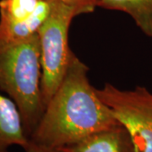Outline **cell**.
Listing matches in <instances>:
<instances>
[{
  "label": "cell",
  "mask_w": 152,
  "mask_h": 152,
  "mask_svg": "<svg viewBox=\"0 0 152 152\" xmlns=\"http://www.w3.org/2000/svg\"><path fill=\"white\" fill-rule=\"evenodd\" d=\"M88 73L86 64L73 55L65 75L30 137L31 141L57 150L120 125L99 97Z\"/></svg>",
  "instance_id": "6da1fadb"
},
{
  "label": "cell",
  "mask_w": 152,
  "mask_h": 152,
  "mask_svg": "<svg viewBox=\"0 0 152 152\" xmlns=\"http://www.w3.org/2000/svg\"><path fill=\"white\" fill-rule=\"evenodd\" d=\"M41 81L38 34L20 40L0 41V91L17 105L29 139L46 108Z\"/></svg>",
  "instance_id": "7a4b0ae2"
},
{
  "label": "cell",
  "mask_w": 152,
  "mask_h": 152,
  "mask_svg": "<svg viewBox=\"0 0 152 152\" xmlns=\"http://www.w3.org/2000/svg\"><path fill=\"white\" fill-rule=\"evenodd\" d=\"M82 15V10L75 6L53 0L49 16L38 31L45 106L59 86L75 54L69 48V32L73 20Z\"/></svg>",
  "instance_id": "3957f363"
},
{
  "label": "cell",
  "mask_w": 152,
  "mask_h": 152,
  "mask_svg": "<svg viewBox=\"0 0 152 152\" xmlns=\"http://www.w3.org/2000/svg\"><path fill=\"white\" fill-rule=\"evenodd\" d=\"M96 92L129 133L134 152H152V92L144 86L121 90L109 83Z\"/></svg>",
  "instance_id": "277c9868"
},
{
  "label": "cell",
  "mask_w": 152,
  "mask_h": 152,
  "mask_svg": "<svg viewBox=\"0 0 152 152\" xmlns=\"http://www.w3.org/2000/svg\"><path fill=\"white\" fill-rule=\"evenodd\" d=\"M53 0H0V41L37 34L49 16Z\"/></svg>",
  "instance_id": "5b68a950"
},
{
  "label": "cell",
  "mask_w": 152,
  "mask_h": 152,
  "mask_svg": "<svg viewBox=\"0 0 152 152\" xmlns=\"http://www.w3.org/2000/svg\"><path fill=\"white\" fill-rule=\"evenodd\" d=\"M57 150L58 152H134L130 136L122 125Z\"/></svg>",
  "instance_id": "8992f818"
},
{
  "label": "cell",
  "mask_w": 152,
  "mask_h": 152,
  "mask_svg": "<svg viewBox=\"0 0 152 152\" xmlns=\"http://www.w3.org/2000/svg\"><path fill=\"white\" fill-rule=\"evenodd\" d=\"M29 143L17 105L0 91V152H10L14 145L25 149Z\"/></svg>",
  "instance_id": "52a82bcc"
},
{
  "label": "cell",
  "mask_w": 152,
  "mask_h": 152,
  "mask_svg": "<svg viewBox=\"0 0 152 152\" xmlns=\"http://www.w3.org/2000/svg\"><path fill=\"white\" fill-rule=\"evenodd\" d=\"M98 8L127 14L142 33L152 37V0H99Z\"/></svg>",
  "instance_id": "ba28073f"
},
{
  "label": "cell",
  "mask_w": 152,
  "mask_h": 152,
  "mask_svg": "<svg viewBox=\"0 0 152 152\" xmlns=\"http://www.w3.org/2000/svg\"><path fill=\"white\" fill-rule=\"evenodd\" d=\"M58 1L63 2L69 5L75 6L82 10L84 15L91 14L94 12L99 5V0H58Z\"/></svg>",
  "instance_id": "9c48e42d"
},
{
  "label": "cell",
  "mask_w": 152,
  "mask_h": 152,
  "mask_svg": "<svg viewBox=\"0 0 152 152\" xmlns=\"http://www.w3.org/2000/svg\"><path fill=\"white\" fill-rule=\"evenodd\" d=\"M24 150L26 152H58V151L56 149H52L41 145H37L31 140L29 145Z\"/></svg>",
  "instance_id": "30bf717a"
}]
</instances>
